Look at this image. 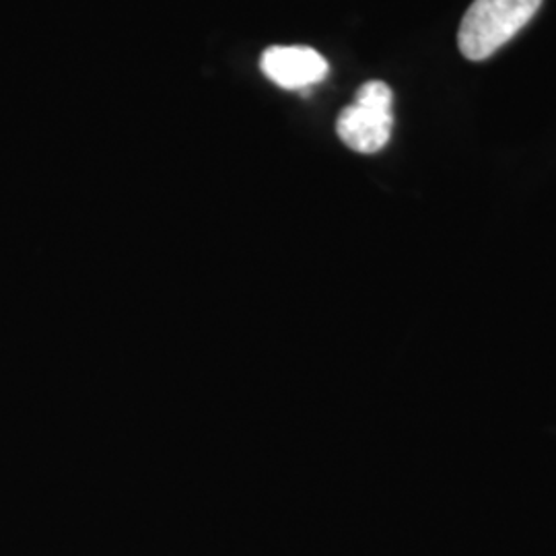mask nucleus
Instances as JSON below:
<instances>
[{"label":"nucleus","instance_id":"2","mask_svg":"<svg viewBox=\"0 0 556 556\" xmlns=\"http://www.w3.org/2000/svg\"><path fill=\"white\" fill-rule=\"evenodd\" d=\"M394 93L381 80L365 83L355 101L340 112L337 132L340 140L357 153H378L392 137Z\"/></svg>","mask_w":556,"mask_h":556},{"label":"nucleus","instance_id":"3","mask_svg":"<svg viewBox=\"0 0 556 556\" xmlns=\"http://www.w3.org/2000/svg\"><path fill=\"white\" fill-rule=\"evenodd\" d=\"M262 73L282 89H307L326 79L330 66L307 46H273L260 60Z\"/></svg>","mask_w":556,"mask_h":556},{"label":"nucleus","instance_id":"1","mask_svg":"<svg viewBox=\"0 0 556 556\" xmlns=\"http://www.w3.org/2000/svg\"><path fill=\"white\" fill-rule=\"evenodd\" d=\"M542 0H475L466 11L457 46L468 60L493 56L536 15Z\"/></svg>","mask_w":556,"mask_h":556}]
</instances>
